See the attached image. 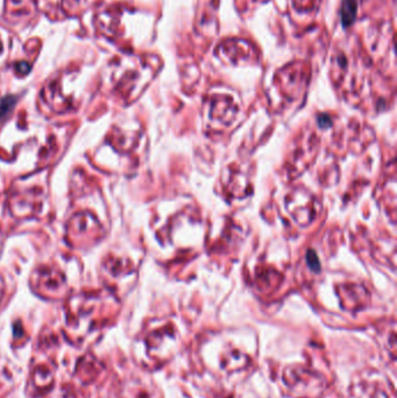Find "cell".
<instances>
[{
	"label": "cell",
	"instance_id": "cell-1",
	"mask_svg": "<svg viewBox=\"0 0 397 398\" xmlns=\"http://www.w3.org/2000/svg\"><path fill=\"white\" fill-rule=\"evenodd\" d=\"M15 99L12 97H6L0 101V118L5 117V115L10 112L12 106L14 105Z\"/></svg>",
	"mask_w": 397,
	"mask_h": 398
}]
</instances>
